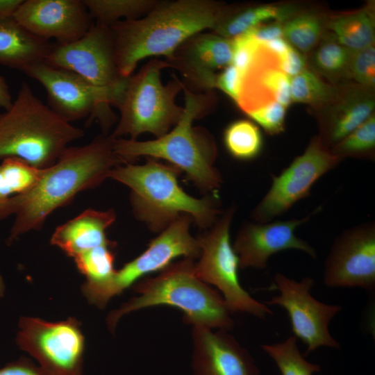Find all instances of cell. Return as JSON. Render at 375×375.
Instances as JSON below:
<instances>
[{"mask_svg": "<svg viewBox=\"0 0 375 375\" xmlns=\"http://www.w3.org/2000/svg\"><path fill=\"white\" fill-rule=\"evenodd\" d=\"M83 135V129L60 117L22 82L12 106L0 112V159L16 157L47 168Z\"/></svg>", "mask_w": 375, "mask_h": 375, "instance_id": "6", "label": "cell"}, {"mask_svg": "<svg viewBox=\"0 0 375 375\" xmlns=\"http://www.w3.org/2000/svg\"><path fill=\"white\" fill-rule=\"evenodd\" d=\"M292 102L319 106L331 101L335 91L314 72L305 69L290 78Z\"/></svg>", "mask_w": 375, "mask_h": 375, "instance_id": "31", "label": "cell"}, {"mask_svg": "<svg viewBox=\"0 0 375 375\" xmlns=\"http://www.w3.org/2000/svg\"><path fill=\"white\" fill-rule=\"evenodd\" d=\"M249 31L260 46L274 39L283 37V25L280 22L269 25L262 24Z\"/></svg>", "mask_w": 375, "mask_h": 375, "instance_id": "41", "label": "cell"}, {"mask_svg": "<svg viewBox=\"0 0 375 375\" xmlns=\"http://www.w3.org/2000/svg\"><path fill=\"white\" fill-rule=\"evenodd\" d=\"M374 106L372 94L355 91L347 95L323 125L322 142L333 147L374 115Z\"/></svg>", "mask_w": 375, "mask_h": 375, "instance_id": "22", "label": "cell"}, {"mask_svg": "<svg viewBox=\"0 0 375 375\" xmlns=\"http://www.w3.org/2000/svg\"><path fill=\"white\" fill-rule=\"evenodd\" d=\"M44 62L71 71L98 87L118 86L128 78L122 77L117 67L110 27L95 22L77 40L53 44Z\"/></svg>", "mask_w": 375, "mask_h": 375, "instance_id": "14", "label": "cell"}, {"mask_svg": "<svg viewBox=\"0 0 375 375\" xmlns=\"http://www.w3.org/2000/svg\"><path fill=\"white\" fill-rule=\"evenodd\" d=\"M263 49L272 53L278 59L283 56L292 47L283 38L274 39L261 45Z\"/></svg>", "mask_w": 375, "mask_h": 375, "instance_id": "42", "label": "cell"}, {"mask_svg": "<svg viewBox=\"0 0 375 375\" xmlns=\"http://www.w3.org/2000/svg\"><path fill=\"white\" fill-rule=\"evenodd\" d=\"M375 149V116L372 115L362 124L334 145L331 151L340 160L345 157L374 158Z\"/></svg>", "mask_w": 375, "mask_h": 375, "instance_id": "32", "label": "cell"}, {"mask_svg": "<svg viewBox=\"0 0 375 375\" xmlns=\"http://www.w3.org/2000/svg\"><path fill=\"white\" fill-rule=\"evenodd\" d=\"M349 68L353 78L360 85H375V48L372 45L352 53Z\"/></svg>", "mask_w": 375, "mask_h": 375, "instance_id": "36", "label": "cell"}, {"mask_svg": "<svg viewBox=\"0 0 375 375\" xmlns=\"http://www.w3.org/2000/svg\"><path fill=\"white\" fill-rule=\"evenodd\" d=\"M4 290H5L4 283H3L1 276H0V297H1L3 295Z\"/></svg>", "mask_w": 375, "mask_h": 375, "instance_id": "45", "label": "cell"}, {"mask_svg": "<svg viewBox=\"0 0 375 375\" xmlns=\"http://www.w3.org/2000/svg\"><path fill=\"white\" fill-rule=\"evenodd\" d=\"M146 158L144 165L123 164L108 173V178L131 189L134 217L154 233H161L183 215H190L201 229L211 227L223 212L215 194L201 199L189 195L178 185L179 169Z\"/></svg>", "mask_w": 375, "mask_h": 375, "instance_id": "4", "label": "cell"}, {"mask_svg": "<svg viewBox=\"0 0 375 375\" xmlns=\"http://www.w3.org/2000/svg\"><path fill=\"white\" fill-rule=\"evenodd\" d=\"M19 327L16 343L47 375H82L85 338L76 318L50 322L21 317Z\"/></svg>", "mask_w": 375, "mask_h": 375, "instance_id": "11", "label": "cell"}, {"mask_svg": "<svg viewBox=\"0 0 375 375\" xmlns=\"http://www.w3.org/2000/svg\"><path fill=\"white\" fill-rule=\"evenodd\" d=\"M262 88L271 92L274 100L287 108L292 102L290 78L279 69L264 70L258 78Z\"/></svg>", "mask_w": 375, "mask_h": 375, "instance_id": "37", "label": "cell"}, {"mask_svg": "<svg viewBox=\"0 0 375 375\" xmlns=\"http://www.w3.org/2000/svg\"><path fill=\"white\" fill-rule=\"evenodd\" d=\"M192 342L194 375H260L250 353L227 331L194 326Z\"/></svg>", "mask_w": 375, "mask_h": 375, "instance_id": "18", "label": "cell"}, {"mask_svg": "<svg viewBox=\"0 0 375 375\" xmlns=\"http://www.w3.org/2000/svg\"><path fill=\"white\" fill-rule=\"evenodd\" d=\"M24 0H0V21L13 17Z\"/></svg>", "mask_w": 375, "mask_h": 375, "instance_id": "43", "label": "cell"}, {"mask_svg": "<svg viewBox=\"0 0 375 375\" xmlns=\"http://www.w3.org/2000/svg\"><path fill=\"white\" fill-rule=\"evenodd\" d=\"M231 40L233 47L231 64L238 69L244 78L259 60L262 48L256 42L250 31Z\"/></svg>", "mask_w": 375, "mask_h": 375, "instance_id": "34", "label": "cell"}, {"mask_svg": "<svg viewBox=\"0 0 375 375\" xmlns=\"http://www.w3.org/2000/svg\"><path fill=\"white\" fill-rule=\"evenodd\" d=\"M286 108L274 100L248 111L247 115L271 135L284 130Z\"/></svg>", "mask_w": 375, "mask_h": 375, "instance_id": "35", "label": "cell"}, {"mask_svg": "<svg viewBox=\"0 0 375 375\" xmlns=\"http://www.w3.org/2000/svg\"><path fill=\"white\" fill-rule=\"evenodd\" d=\"M283 37L299 51L308 52L318 42L322 33V22L313 13L291 17L283 25Z\"/></svg>", "mask_w": 375, "mask_h": 375, "instance_id": "30", "label": "cell"}, {"mask_svg": "<svg viewBox=\"0 0 375 375\" xmlns=\"http://www.w3.org/2000/svg\"><path fill=\"white\" fill-rule=\"evenodd\" d=\"M171 67L167 61L149 60L134 75L128 77L116 105L119 119L111 135L115 138L130 136L136 140L149 133L156 138L167 133L181 119L184 108L175 98L185 83L176 75L166 85L161 81V71Z\"/></svg>", "mask_w": 375, "mask_h": 375, "instance_id": "7", "label": "cell"}, {"mask_svg": "<svg viewBox=\"0 0 375 375\" xmlns=\"http://www.w3.org/2000/svg\"><path fill=\"white\" fill-rule=\"evenodd\" d=\"M232 57L231 39L200 32L183 42L166 61L193 87L209 92L215 88V70L231 65Z\"/></svg>", "mask_w": 375, "mask_h": 375, "instance_id": "19", "label": "cell"}, {"mask_svg": "<svg viewBox=\"0 0 375 375\" xmlns=\"http://www.w3.org/2000/svg\"><path fill=\"white\" fill-rule=\"evenodd\" d=\"M52 45L14 17L0 21V65L22 72L29 65L44 61Z\"/></svg>", "mask_w": 375, "mask_h": 375, "instance_id": "21", "label": "cell"}, {"mask_svg": "<svg viewBox=\"0 0 375 375\" xmlns=\"http://www.w3.org/2000/svg\"><path fill=\"white\" fill-rule=\"evenodd\" d=\"M327 26L336 42L353 52L374 45V17L367 8L334 17Z\"/></svg>", "mask_w": 375, "mask_h": 375, "instance_id": "24", "label": "cell"}, {"mask_svg": "<svg viewBox=\"0 0 375 375\" xmlns=\"http://www.w3.org/2000/svg\"><path fill=\"white\" fill-rule=\"evenodd\" d=\"M192 218L183 215L160 233L148 244L147 249L137 258L116 270L107 281L100 284L84 283L81 291L90 303L103 308L109 300L147 274L161 271L173 260L183 256L196 259L201 255L197 238L190 232Z\"/></svg>", "mask_w": 375, "mask_h": 375, "instance_id": "10", "label": "cell"}, {"mask_svg": "<svg viewBox=\"0 0 375 375\" xmlns=\"http://www.w3.org/2000/svg\"><path fill=\"white\" fill-rule=\"evenodd\" d=\"M320 210L319 207L303 218L265 223H244L233 245L239 258L240 268L265 269L272 255L288 249L303 251L316 259L317 254L315 249L297 236L295 231Z\"/></svg>", "mask_w": 375, "mask_h": 375, "instance_id": "16", "label": "cell"}, {"mask_svg": "<svg viewBox=\"0 0 375 375\" xmlns=\"http://www.w3.org/2000/svg\"><path fill=\"white\" fill-rule=\"evenodd\" d=\"M194 260L172 262L154 277H144L133 285L139 294L112 310L107 317L113 331L124 315L156 306H169L182 310L184 322L209 328L229 331L234 321L223 297L201 281L195 274Z\"/></svg>", "mask_w": 375, "mask_h": 375, "instance_id": "5", "label": "cell"}, {"mask_svg": "<svg viewBox=\"0 0 375 375\" xmlns=\"http://www.w3.org/2000/svg\"><path fill=\"white\" fill-rule=\"evenodd\" d=\"M116 243L101 245L82 252L72 258L78 270L87 278L88 284H100L108 281L115 274Z\"/></svg>", "mask_w": 375, "mask_h": 375, "instance_id": "29", "label": "cell"}, {"mask_svg": "<svg viewBox=\"0 0 375 375\" xmlns=\"http://www.w3.org/2000/svg\"><path fill=\"white\" fill-rule=\"evenodd\" d=\"M0 375H47L40 366L26 358L7 363L0 369Z\"/></svg>", "mask_w": 375, "mask_h": 375, "instance_id": "40", "label": "cell"}, {"mask_svg": "<svg viewBox=\"0 0 375 375\" xmlns=\"http://www.w3.org/2000/svg\"><path fill=\"white\" fill-rule=\"evenodd\" d=\"M314 285L312 277L296 281L277 272L269 290H278L279 294L264 303L267 306H279L286 310L294 336L307 346L304 356L321 347L340 348V343L330 333L329 324L340 312L341 306L324 303L314 298L310 293Z\"/></svg>", "mask_w": 375, "mask_h": 375, "instance_id": "12", "label": "cell"}, {"mask_svg": "<svg viewBox=\"0 0 375 375\" xmlns=\"http://www.w3.org/2000/svg\"><path fill=\"white\" fill-rule=\"evenodd\" d=\"M22 72L44 88L47 106L67 122L88 117L91 123L96 119L102 133L108 134L116 121L110 106H116L127 79L118 86L98 87L71 71L44 61L29 65Z\"/></svg>", "mask_w": 375, "mask_h": 375, "instance_id": "8", "label": "cell"}, {"mask_svg": "<svg viewBox=\"0 0 375 375\" xmlns=\"http://www.w3.org/2000/svg\"><path fill=\"white\" fill-rule=\"evenodd\" d=\"M244 78L232 64L216 75L215 88L219 89L239 105Z\"/></svg>", "mask_w": 375, "mask_h": 375, "instance_id": "38", "label": "cell"}, {"mask_svg": "<svg viewBox=\"0 0 375 375\" xmlns=\"http://www.w3.org/2000/svg\"><path fill=\"white\" fill-rule=\"evenodd\" d=\"M224 8L212 0H157L141 18L115 22L110 27L120 75L131 76L138 63L147 57L169 59L187 39L212 30Z\"/></svg>", "mask_w": 375, "mask_h": 375, "instance_id": "2", "label": "cell"}, {"mask_svg": "<svg viewBox=\"0 0 375 375\" xmlns=\"http://www.w3.org/2000/svg\"><path fill=\"white\" fill-rule=\"evenodd\" d=\"M185 106L178 122L163 136L152 140L138 141L115 138L113 149L126 163L140 156L163 159L185 173L188 179L202 192L215 194L223 180L214 166L217 157L215 141L209 132L192 126L193 122L210 110V91L196 93L183 86Z\"/></svg>", "mask_w": 375, "mask_h": 375, "instance_id": "3", "label": "cell"}, {"mask_svg": "<svg viewBox=\"0 0 375 375\" xmlns=\"http://www.w3.org/2000/svg\"><path fill=\"white\" fill-rule=\"evenodd\" d=\"M224 142L233 157L248 160L260 153L263 139L256 124L248 119H239L226 127L224 133Z\"/></svg>", "mask_w": 375, "mask_h": 375, "instance_id": "27", "label": "cell"}, {"mask_svg": "<svg viewBox=\"0 0 375 375\" xmlns=\"http://www.w3.org/2000/svg\"><path fill=\"white\" fill-rule=\"evenodd\" d=\"M115 138L102 133L83 146L68 147L53 165L42 169L30 190L0 205V220L15 215L7 244L22 234L41 229L55 210L68 204L78 193L101 184L116 166L126 164L114 151Z\"/></svg>", "mask_w": 375, "mask_h": 375, "instance_id": "1", "label": "cell"}, {"mask_svg": "<svg viewBox=\"0 0 375 375\" xmlns=\"http://www.w3.org/2000/svg\"><path fill=\"white\" fill-rule=\"evenodd\" d=\"M235 208L223 211L214 224L197 237L201 248L195 274L203 282L216 286L231 313L240 312L260 319L272 314V310L247 292L241 285L239 258L230 240V227Z\"/></svg>", "mask_w": 375, "mask_h": 375, "instance_id": "9", "label": "cell"}, {"mask_svg": "<svg viewBox=\"0 0 375 375\" xmlns=\"http://www.w3.org/2000/svg\"><path fill=\"white\" fill-rule=\"evenodd\" d=\"M340 160L319 137L313 138L305 151L280 174L272 176V185L252 210L251 218L255 222L265 223L285 212L308 196L316 181Z\"/></svg>", "mask_w": 375, "mask_h": 375, "instance_id": "13", "label": "cell"}, {"mask_svg": "<svg viewBox=\"0 0 375 375\" xmlns=\"http://www.w3.org/2000/svg\"><path fill=\"white\" fill-rule=\"evenodd\" d=\"M9 86L5 78L0 75V108L8 109L12 104Z\"/></svg>", "mask_w": 375, "mask_h": 375, "instance_id": "44", "label": "cell"}, {"mask_svg": "<svg viewBox=\"0 0 375 375\" xmlns=\"http://www.w3.org/2000/svg\"><path fill=\"white\" fill-rule=\"evenodd\" d=\"M278 69L292 78L306 69L305 58L299 51L291 47L283 56L278 58Z\"/></svg>", "mask_w": 375, "mask_h": 375, "instance_id": "39", "label": "cell"}, {"mask_svg": "<svg viewBox=\"0 0 375 375\" xmlns=\"http://www.w3.org/2000/svg\"><path fill=\"white\" fill-rule=\"evenodd\" d=\"M42 169L16 157L3 158L0 163V205L9 198L30 190L39 180Z\"/></svg>", "mask_w": 375, "mask_h": 375, "instance_id": "26", "label": "cell"}, {"mask_svg": "<svg viewBox=\"0 0 375 375\" xmlns=\"http://www.w3.org/2000/svg\"><path fill=\"white\" fill-rule=\"evenodd\" d=\"M353 51L336 41L322 43L313 56L314 64L322 72L333 75L339 74L349 66Z\"/></svg>", "mask_w": 375, "mask_h": 375, "instance_id": "33", "label": "cell"}, {"mask_svg": "<svg viewBox=\"0 0 375 375\" xmlns=\"http://www.w3.org/2000/svg\"><path fill=\"white\" fill-rule=\"evenodd\" d=\"M261 349L276 363L281 375H313L321 370L320 365L308 362L301 353L297 338L290 336L274 344H262Z\"/></svg>", "mask_w": 375, "mask_h": 375, "instance_id": "28", "label": "cell"}, {"mask_svg": "<svg viewBox=\"0 0 375 375\" xmlns=\"http://www.w3.org/2000/svg\"><path fill=\"white\" fill-rule=\"evenodd\" d=\"M95 22L110 26L121 20L144 16L157 0H83Z\"/></svg>", "mask_w": 375, "mask_h": 375, "instance_id": "25", "label": "cell"}, {"mask_svg": "<svg viewBox=\"0 0 375 375\" xmlns=\"http://www.w3.org/2000/svg\"><path fill=\"white\" fill-rule=\"evenodd\" d=\"M330 288H375V224L370 222L344 231L333 242L324 264Z\"/></svg>", "mask_w": 375, "mask_h": 375, "instance_id": "15", "label": "cell"}, {"mask_svg": "<svg viewBox=\"0 0 375 375\" xmlns=\"http://www.w3.org/2000/svg\"><path fill=\"white\" fill-rule=\"evenodd\" d=\"M292 13L293 8L288 6L265 5L233 11L224 7L212 32L233 39L269 20L285 22L293 16Z\"/></svg>", "mask_w": 375, "mask_h": 375, "instance_id": "23", "label": "cell"}, {"mask_svg": "<svg viewBox=\"0 0 375 375\" xmlns=\"http://www.w3.org/2000/svg\"><path fill=\"white\" fill-rule=\"evenodd\" d=\"M115 219L116 213L113 209L85 210L58 226L50 242L71 258L101 245L113 244L115 242L107 238L106 231Z\"/></svg>", "mask_w": 375, "mask_h": 375, "instance_id": "20", "label": "cell"}, {"mask_svg": "<svg viewBox=\"0 0 375 375\" xmlns=\"http://www.w3.org/2000/svg\"><path fill=\"white\" fill-rule=\"evenodd\" d=\"M13 17L33 34L58 44L77 40L94 23L83 0H24Z\"/></svg>", "mask_w": 375, "mask_h": 375, "instance_id": "17", "label": "cell"}]
</instances>
